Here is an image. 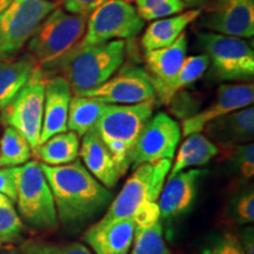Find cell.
<instances>
[{
  "instance_id": "obj_9",
  "label": "cell",
  "mask_w": 254,
  "mask_h": 254,
  "mask_svg": "<svg viewBox=\"0 0 254 254\" xmlns=\"http://www.w3.org/2000/svg\"><path fill=\"white\" fill-rule=\"evenodd\" d=\"M145 27V21L131 2L107 0L87 19L86 30L77 46L101 45L113 40L134 39Z\"/></svg>"
},
{
  "instance_id": "obj_11",
  "label": "cell",
  "mask_w": 254,
  "mask_h": 254,
  "mask_svg": "<svg viewBox=\"0 0 254 254\" xmlns=\"http://www.w3.org/2000/svg\"><path fill=\"white\" fill-rule=\"evenodd\" d=\"M182 138V127L165 112L152 116L134 146L132 170L142 164L159 160H172Z\"/></svg>"
},
{
  "instance_id": "obj_1",
  "label": "cell",
  "mask_w": 254,
  "mask_h": 254,
  "mask_svg": "<svg viewBox=\"0 0 254 254\" xmlns=\"http://www.w3.org/2000/svg\"><path fill=\"white\" fill-rule=\"evenodd\" d=\"M55 199L58 221L79 225L94 218L112 201V193L98 182L78 159L71 164H41Z\"/></svg>"
},
{
  "instance_id": "obj_16",
  "label": "cell",
  "mask_w": 254,
  "mask_h": 254,
  "mask_svg": "<svg viewBox=\"0 0 254 254\" xmlns=\"http://www.w3.org/2000/svg\"><path fill=\"white\" fill-rule=\"evenodd\" d=\"M72 90L63 75L47 79L44 98L43 126L40 133V144L51 136L64 133L67 129V117Z\"/></svg>"
},
{
  "instance_id": "obj_44",
  "label": "cell",
  "mask_w": 254,
  "mask_h": 254,
  "mask_svg": "<svg viewBox=\"0 0 254 254\" xmlns=\"http://www.w3.org/2000/svg\"><path fill=\"white\" fill-rule=\"evenodd\" d=\"M0 245H1V244H0Z\"/></svg>"
},
{
  "instance_id": "obj_25",
  "label": "cell",
  "mask_w": 254,
  "mask_h": 254,
  "mask_svg": "<svg viewBox=\"0 0 254 254\" xmlns=\"http://www.w3.org/2000/svg\"><path fill=\"white\" fill-rule=\"evenodd\" d=\"M77 133L66 131L51 136L46 141L41 142L33 152L41 164L50 166L67 165L77 160L80 150V140Z\"/></svg>"
},
{
  "instance_id": "obj_38",
  "label": "cell",
  "mask_w": 254,
  "mask_h": 254,
  "mask_svg": "<svg viewBox=\"0 0 254 254\" xmlns=\"http://www.w3.org/2000/svg\"><path fill=\"white\" fill-rule=\"evenodd\" d=\"M245 254H254V232L253 227H245L238 237Z\"/></svg>"
},
{
  "instance_id": "obj_8",
  "label": "cell",
  "mask_w": 254,
  "mask_h": 254,
  "mask_svg": "<svg viewBox=\"0 0 254 254\" xmlns=\"http://www.w3.org/2000/svg\"><path fill=\"white\" fill-rule=\"evenodd\" d=\"M58 6L52 0H11L0 12V59L17 55Z\"/></svg>"
},
{
  "instance_id": "obj_40",
  "label": "cell",
  "mask_w": 254,
  "mask_h": 254,
  "mask_svg": "<svg viewBox=\"0 0 254 254\" xmlns=\"http://www.w3.org/2000/svg\"><path fill=\"white\" fill-rule=\"evenodd\" d=\"M9 1H11V0H0V12L8 5Z\"/></svg>"
},
{
  "instance_id": "obj_5",
  "label": "cell",
  "mask_w": 254,
  "mask_h": 254,
  "mask_svg": "<svg viewBox=\"0 0 254 254\" xmlns=\"http://www.w3.org/2000/svg\"><path fill=\"white\" fill-rule=\"evenodd\" d=\"M88 17L72 14L62 6L41 21L28 40V51L40 67L55 63L72 50L84 36Z\"/></svg>"
},
{
  "instance_id": "obj_29",
  "label": "cell",
  "mask_w": 254,
  "mask_h": 254,
  "mask_svg": "<svg viewBox=\"0 0 254 254\" xmlns=\"http://www.w3.org/2000/svg\"><path fill=\"white\" fill-rule=\"evenodd\" d=\"M135 9L144 21H154L184 12L182 0H134Z\"/></svg>"
},
{
  "instance_id": "obj_27",
  "label": "cell",
  "mask_w": 254,
  "mask_h": 254,
  "mask_svg": "<svg viewBox=\"0 0 254 254\" xmlns=\"http://www.w3.org/2000/svg\"><path fill=\"white\" fill-rule=\"evenodd\" d=\"M32 148L26 138L14 129L6 126L0 140V167L24 165L31 159Z\"/></svg>"
},
{
  "instance_id": "obj_36",
  "label": "cell",
  "mask_w": 254,
  "mask_h": 254,
  "mask_svg": "<svg viewBox=\"0 0 254 254\" xmlns=\"http://www.w3.org/2000/svg\"><path fill=\"white\" fill-rule=\"evenodd\" d=\"M19 166L5 167L0 170V194L15 201L17 199V179Z\"/></svg>"
},
{
  "instance_id": "obj_39",
  "label": "cell",
  "mask_w": 254,
  "mask_h": 254,
  "mask_svg": "<svg viewBox=\"0 0 254 254\" xmlns=\"http://www.w3.org/2000/svg\"><path fill=\"white\" fill-rule=\"evenodd\" d=\"M186 7L190 8H202L207 5V0H182Z\"/></svg>"
},
{
  "instance_id": "obj_34",
  "label": "cell",
  "mask_w": 254,
  "mask_h": 254,
  "mask_svg": "<svg viewBox=\"0 0 254 254\" xmlns=\"http://www.w3.org/2000/svg\"><path fill=\"white\" fill-rule=\"evenodd\" d=\"M230 215L238 225H250L254 220V193L247 190L234 198L231 204Z\"/></svg>"
},
{
  "instance_id": "obj_7",
  "label": "cell",
  "mask_w": 254,
  "mask_h": 254,
  "mask_svg": "<svg viewBox=\"0 0 254 254\" xmlns=\"http://www.w3.org/2000/svg\"><path fill=\"white\" fill-rule=\"evenodd\" d=\"M171 166L172 160L165 159L135 167L132 176L127 179L116 199L111 201L109 209L98 224L132 218L144 202L158 201Z\"/></svg>"
},
{
  "instance_id": "obj_24",
  "label": "cell",
  "mask_w": 254,
  "mask_h": 254,
  "mask_svg": "<svg viewBox=\"0 0 254 254\" xmlns=\"http://www.w3.org/2000/svg\"><path fill=\"white\" fill-rule=\"evenodd\" d=\"M208 66L209 59L204 53L199 56L186 57L176 77L165 84L153 86L155 98L161 104L168 105L174 95L199 80L208 69Z\"/></svg>"
},
{
  "instance_id": "obj_23",
  "label": "cell",
  "mask_w": 254,
  "mask_h": 254,
  "mask_svg": "<svg viewBox=\"0 0 254 254\" xmlns=\"http://www.w3.org/2000/svg\"><path fill=\"white\" fill-rule=\"evenodd\" d=\"M220 148L201 133H193L186 136L185 141L180 146L174 164L171 166L170 176L172 178L182 171L190 167L204 166L214 157H217Z\"/></svg>"
},
{
  "instance_id": "obj_31",
  "label": "cell",
  "mask_w": 254,
  "mask_h": 254,
  "mask_svg": "<svg viewBox=\"0 0 254 254\" xmlns=\"http://www.w3.org/2000/svg\"><path fill=\"white\" fill-rule=\"evenodd\" d=\"M24 254H93L79 243H49L41 240H26L21 245Z\"/></svg>"
},
{
  "instance_id": "obj_13",
  "label": "cell",
  "mask_w": 254,
  "mask_h": 254,
  "mask_svg": "<svg viewBox=\"0 0 254 254\" xmlns=\"http://www.w3.org/2000/svg\"><path fill=\"white\" fill-rule=\"evenodd\" d=\"M84 97L94 98L107 105H136L157 100L151 79L141 67L124 68Z\"/></svg>"
},
{
  "instance_id": "obj_26",
  "label": "cell",
  "mask_w": 254,
  "mask_h": 254,
  "mask_svg": "<svg viewBox=\"0 0 254 254\" xmlns=\"http://www.w3.org/2000/svg\"><path fill=\"white\" fill-rule=\"evenodd\" d=\"M106 104L90 97H72L69 103L67 129L77 133L79 136L85 135L94 129L100 119Z\"/></svg>"
},
{
  "instance_id": "obj_10",
  "label": "cell",
  "mask_w": 254,
  "mask_h": 254,
  "mask_svg": "<svg viewBox=\"0 0 254 254\" xmlns=\"http://www.w3.org/2000/svg\"><path fill=\"white\" fill-rule=\"evenodd\" d=\"M46 80V73L39 66L14 99L0 111L1 123L20 132L32 150L40 145Z\"/></svg>"
},
{
  "instance_id": "obj_17",
  "label": "cell",
  "mask_w": 254,
  "mask_h": 254,
  "mask_svg": "<svg viewBox=\"0 0 254 254\" xmlns=\"http://www.w3.org/2000/svg\"><path fill=\"white\" fill-rule=\"evenodd\" d=\"M135 224L133 218L117 219L106 224H98L88 228L84 240L94 254H127L134 239Z\"/></svg>"
},
{
  "instance_id": "obj_37",
  "label": "cell",
  "mask_w": 254,
  "mask_h": 254,
  "mask_svg": "<svg viewBox=\"0 0 254 254\" xmlns=\"http://www.w3.org/2000/svg\"><path fill=\"white\" fill-rule=\"evenodd\" d=\"M106 1L107 0H63L60 6L68 13L90 17L95 9Z\"/></svg>"
},
{
  "instance_id": "obj_19",
  "label": "cell",
  "mask_w": 254,
  "mask_h": 254,
  "mask_svg": "<svg viewBox=\"0 0 254 254\" xmlns=\"http://www.w3.org/2000/svg\"><path fill=\"white\" fill-rule=\"evenodd\" d=\"M79 154L84 166L106 189H113L122 178L114 159L94 129L82 135Z\"/></svg>"
},
{
  "instance_id": "obj_12",
  "label": "cell",
  "mask_w": 254,
  "mask_h": 254,
  "mask_svg": "<svg viewBox=\"0 0 254 254\" xmlns=\"http://www.w3.org/2000/svg\"><path fill=\"white\" fill-rule=\"evenodd\" d=\"M207 32L238 38L254 36V0H212L198 18Z\"/></svg>"
},
{
  "instance_id": "obj_41",
  "label": "cell",
  "mask_w": 254,
  "mask_h": 254,
  "mask_svg": "<svg viewBox=\"0 0 254 254\" xmlns=\"http://www.w3.org/2000/svg\"><path fill=\"white\" fill-rule=\"evenodd\" d=\"M125 1H127V2H131V4H132V2L134 1V0H125Z\"/></svg>"
},
{
  "instance_id": "obj_43",
  "label": "cell",
  "mask_w": 254,
  "mask_h": 254,
  "mask_svg": "<svg viewBox=\"0 0 254 254\" xmlns=\"http://www.w3.org/2000/svg\"><path fill=\"white\" fill-rule=\"evenodd\" d=\"M52 1H57V2H58V1H59V0H52Z\"/></svg>"
},
{
  "instance_id": "obj_42",
  "label": "cell",
  "mask_w": 254,
  "mask_h": 254,
  "mask_svg": "<svg viewBox=\"0 0 254 254\" xmlns=\"http://www.w3.org/2000/svg\"><path fill=\"white\" fill-rule=\"evenodd\" d=\"M8 254H24V253H18V252H12V253H8Z\"/></svg>"
},
{
  "instance_id": "obj_15",
  "label": "cell",
  "mask_w": 254,
  "mask_h": 254,
  "mask_svg": "<svg viewBox=\"0 0 254 254\" xmlns=\"http://www.w3.org/2000/svg\"><path fill=\"white\" fill-rule=\"evenodd\" d=\"M205 174L206 171L193 168L168 178L166 186L163 187L158 199L161 220L172 221L192 208L198 194L200 179Z\"/></svg>"
},
{
  "instance_id": "obj_28",
  "label": "cell",
  "mask_w": 254,
  "mask_h": 254,
  "mask_svg": "<svg viewBox=\"0 0 254 254\" xmlns=\"http://www.w3.org/2000/svg\"><path fill=\"white\" fill-rule=\"evenodd\" d=\"M133 249L129 254H171L164 239V228L160 221L150 226L135 227Z\"/></svg>"
},
{
  "instance_id": "obj_21",
  "label": "cell",
  "mask_w": 254,
  "mask_h": 254,
  "mask_svg": "<svg viewBox=\"0 0 254 254\" xmlns=\"http://www.w3.org/2000/svg\"><path fill=\"white\" fill-rule=\"evenodd\" d=\"M204 8H190L189 11L154 20L146 27L141 37V47L145 52L167 47L185 32L187 26L198 20Z\"/></svg>"
},
{
  "instance_id": "obj_2",
  "label": "cell",
  "mask_w": 254,
  "mask_h": 254,
  "mask_svg": "<svg viewBox=\"0 0 254 254\" xmlns=\"http://www.w3.org/2000/svg\"><path fill=\"white\" fill-rule=\"evenodd\" d=\"M126 49L125 40H113L86 47L75 45L45 67L58 68L67 80L72 94L84 97L118 71L125 60Z\"/></svg>"
},
{
  "instance_id": "obj_3",
  "label": "cell",
  "mask_w": 254,
  "mask_h": 254,
  "mask_svg": "<svg viewBox=\"0 0 254 254\" xmlns=\"http://www.w3.org/2000/svg\"><path fill=\"white\" fill-rule=\"evenodd\" d=\"M155 101L136 105H107L94 131L112 154L120 176L131 167L134 146L153 116Z\"/></svg>"
},
{
  "instance_id": "obj_20",
  "label": "cell",
  "mask_w": 254,
  "mask_h": 254,
  "mask_svg": "<svg viewBox=\"0 0 254 254\" xmlns=\"http://www.w3.org/2000/svg\"><path fill=\"white\" fill-rule=\"evenodd\" d=\"M187 46L189 40L184 32L172 45L145 52L146 72L151 79L152 86L165 84L176 77L186 58Z\"/></svg>"
},
{
  "instance_id": "obj_22",
  "label": "cell",
  "mask_w": 254,
  "mask_h": 254,
  "mask_svg": "<svg viewBox=\"0 0 254 254\" xmlns=\"http://www.w3.org/2000/svg\"><path fill=\"white\" fill-rule=\"evenodd\" d=\"M38 67L31 56L15 60L0 59V111L14 99Z\"/></svg>"
},
{
  "instance_id": "obj_35",
  "label": "cell",
  "mask_w": 254,
  "mask_h": 254,
  "mask_svg": "<svg viewBox=\"0 0 254 254\" xmlns=\"http://www.w3.org/2000/svg\"><path fill=\"white\" fill-rule=\"evenodd\" d=\"M132 218L134 220L135 227L150 226L157 221H160V209H159L158 201L144 202Z\"/></svg>"
},
{
  "instance_id": "obj_32",
  "label": "cell",
  "mask_w": 254,
  "mask_h": 254,
  "mask_svg": "<svg viewBox=\"0 0 254 254\" xmlns=\"http://www.w3.org/2000/svg\"><path fill=\"white\" fill-rule=\"evenodd\" d=\"M200 254H245V252L238 236L232 232H221L206 241Z\"/></svg>"
},
{
  "instance_id": "obj_33",
  "label": "cell",
  "mask_w": 254,
  "mask_h": 254,
  "mask_svg": "<svg viewBox=\"0 0 254 254\" xmlns=\"http://www.w3.org/2000/svg\"><path fill=\"white\" fill-rule=\"evenodd\" d=\"M228 152V160L237 170L240 171L241 176L252 178L254 173V145L253 142L239 144L231 147L222 148Z\"/></svg>"
},
{
  "instance_id": "obj_4",
  "label": "cell",
  "mask_w": 254,
  "mask_h": 254,
  "mask_svg": "<svg viewBox=\"0 0 254 254\" xmlns=\"http://www.w3.org/2000/svg\"><path fill=\"white\" fill-rule=\"evenodd\" d=\"M196 45L208 57V77L213 80L250 82L253 79V47L243 38L199 32Z\"/></svg>"
},
{
  "instance_id": "obj_14",
  "label": "cell",
  "mask_w": 254,
  "mask_h": 254,
  "mask_svg": "<svg viewBox=\"0 0 254 254\" xmlns=\"http://www.w3.org/2000/svg\"><path fill=\"white\" fill-rule=\"evenodd\" d=\"M253 101L254 85L252 82L220 85L213 103L190 118L184 119L182 135L187 136L193 133H200L212 120L234 111L252 106Z\"/></svg>"
},
{
  "instance_id": "obj_30",
  "label": "cell",
  "mask_w": 254,
  "mask_h": 254,
  "mask_svg": "<svg viewBox=\"0 0 254 254\" xmlns=\"http://www.w3.org/2000/svg\"><path fill=\"white\" fill-rule=\"evenodd\" d=\"M23 230V221L15 211L13 201L0 194V244L17 240Z\"/></svg>"
},
{
  "instance_id": "obj_6",
  "label": "cell",
  "mask_w": 254,
  "mask_h": 254,
  "mask_svg": "<svg viewBox=\"0 0 254 254\" xmlns=\"http://www.w3.org/2000/svg\"><path fill=\"white\" fill-rule=\"evenodd\" d=\"M15 201L21 217L32 227L51 231L58 226L55 199L39 161L19 166Z\"/></svg>"
},
{
  "instance_id": "obj_18",
  "label": "cell",
  "mask_w": 254,
  "mask_h": 254,
  "mask_svg": "<svg viewBox=\"0 0 254 254\" xmlns=\"http://www.w3.org/2000/svg\"><path fill=\"white\" fill-rule=\"evenodd\" d=\"M207 138L222 148L247 144L254 135V109L245 107L209 122L202 129Z\"/></svg>"
}]
</instances>
